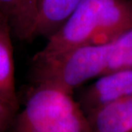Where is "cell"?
I'll return each instance as SVG.
<instances>
[{
  "mask_svg": "<svg viewBox=\"0 0 132 132\" xmlns=\"http://www.w3.org/2000/svg\"><path fill=\"white\" fill-rule=\"evenodd\" d=\"M109 44H88L55 54L34 55L30 65L33 85L56 87L73 94L88 81L104 75Z\"/></svg>",
  "mask_w": 132,
  "mask_h": 132,
  "instance_id": "3",
  "label": "cell"
},
{
  "mask_svg": "<svg viewBox=\"0 0 132 132\" xmlns=\"http://www.w3.org/2000/svg\"><path fill=\"white\" fill-rule=\"evenodd\" d=\"M37 0H0V13L13 37L23 41L32 40Z\"/></svg>",
  "mask_w": 132,
  "mask_h": 132,
  "instance_id": "7",
  "label": "cell"
},
{
  "mask_svg": "<svg viewBox=\"0 0 132 132\" xmlns=\"http://www.w3.org/2000/svg\"><path fill=\"white\" fill-rule=\"evenodd\" d=\"M10 132H92L87 114L73 94L34 85L18 111Z\"/></svg>",
  "mask_w": 132,
  "mask_h": 132,
  "instance_id": "2",
  "label": "cell"
},
{
  "mask_svg": "<svg viewBox=\"0 0 132 132\" xmlns=\"http://www.w3.org/2000/svg\"><path fill=\"white\" fill-rule=\"evenodd\" d=\"M5 22H7L6 21H5V19L3 18V16L1 15V13H0V25L1 24H2L3 23H5Z\"/></svg>",
  "mask_w": 132,
  "mask_h": 132,
  "instance_id": "11",
  "label": "cell"
},
{
  "mask_svg": "<svg viewBox=\"0 0 132 132\" xmlns=\"http://www.w3.org/2000/svg\"><path fill=\"white\" fill-rule=\"evenodd\" d=\"M87 116L92 132H132V96L101 106Z\"/></svg>",
  "mask_w": 132,
  "mask_h": 132,
  "instance_id": "5",
  "label": "cell"
},
{
  "mask_svg": "<svg viewBox=\"0 0 132 132\" xmlns=\"http://www.w3.org/2000/svg\"><path fill=\"white\" fill-rule=\"evenodd\" d=\"M132 96V68L108 73L83 87L77 101L86 114L105 104Z\"/></svg>",
  "mask_w": 132,
  "mask_h": 132,
  "instance_id": "4",
  "label": "cell"
},
{
  "mask_svg": "<svg viewBox=\"0 0 132 132\" xmlns=\"http://www.w3.org/2000/svg\"><path fill=\"white\" fill-rule=\"evenodd\" d=\"M132 27V0H81L39 52L55 54L110 42Z\"/></svg>",
  "mask_w": 132,
  "mask_h": 132,
  "instance_id": "1",
  "label": "cell"
},
{
  "mask_svg": "<svg viewBox=\"0 0 132 132\" xmlns=\"http://www.w3.org/2000/svg\"><path fill=\"white\" fill-rule=\"evenodd\" d=\"M12 33L7 22L0 25V101L19 108L15 89Z\"/></svg>",
  "mask_w": 132,
  "mask_h": 132,
  "instance_id": "8",
  "label": "cell"
},
{
  "mask_svg": "<svg viewBox=\"0 0 132 132\" xmlns=\"http://www.w3.org/2000/svg\"><path fill=\"white\" fill-rule=\"evenodd\" d=\"M19 110L10 104L0 101V132H8L15 114Z\"/></svg>",
  "mask_w": 132,
  "mask_h": 132,
  "instance_id": "10",
  "label": "cell"
},
{
  "mask_svg": "<svg viewBox=\"0 0 132 132\" xmlns=\"http://www.w3.org/2000/svg\"><path fill=\"white\" fill-rule=\"evenodd\" d=\"M81 0H37L32 39L48 38L70 17Z\"/></svg>",
  "mask_w": 132,
  "mask_h": 132,
  "instance_id": "6",
  "label": "cell"
},
{
  "mask_svg": "<svg viewBox=\"0 0 132 132\" xmlns=\"http://www.w3.org/2000/svg\"><path fill=\"white\" fill-rule=\"evenodd\" d=\"M106 73L132 68V27L108 43Z\"/></svg>",
  "mask_w": 132,
  "mask_h": 132,
  "instance_id": "9",
  "label": "cell"
}]
</instances>
